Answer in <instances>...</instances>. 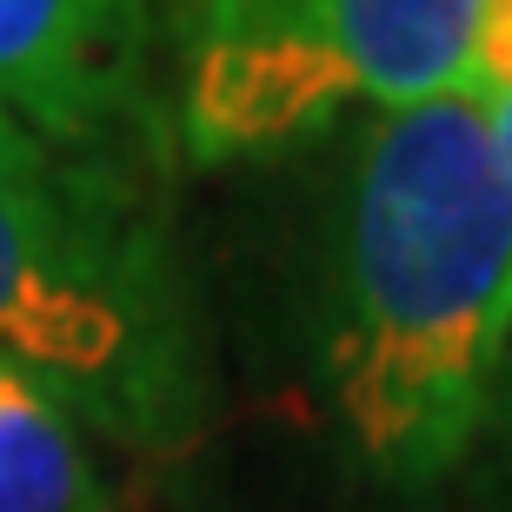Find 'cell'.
<instances>
[{
    "instance_id": "3",
    "label": "cell",
    "mask_w": 512,
    "mask_h": 512,
    "mask_svg": "<svg viewBox=\"0 0 512 512\" xmlns=\"http://www.w3.org/2000/svg\"><path fill=\"white\" fill-rule=\"evenodd\" d=\"M479 0H160L167 133L193 167L260 160L453 94Z\"/></svg>"
},
{
    "instance_id": "2",
    "label": "cell",
    "mask_w": 512,
    "mask_h": 512,
    "mask_svg": "<svg viewBox=\"0 0 512 512\" xmlns=\"http://www.w3.org/2000/svg\"><path fill=\"white\" fill-rule=\"evenodd\" d=\"M0 360L127 453L213 419L207 333L147 173L0 107Z\"/></svg>"
},
{
    "instance_id": "6",
    "label": "cell",
    "mask_w": 512,
    "mask_h": 512,
    "mask_svg": "<svg viewBox=\"0 0 512 512\" xmlns=\"http://www.w3.org/2000/svg\"><path fill=\"white\" fill-rule=\"evenodd\" d=\"M459 87L486 107V127H493L499 153H506V167H512V0H479L473 54H466Z\"/></svg>"
},
{
    "instance_id": "4",
    "label": "cell",
    "mask_w": 512,
    "mask_h": 512,
    "mask_svg": "<svg viewBox=\"0 0 512 512\" xmlns=\"http://www.w3.org/2000/svg\"><path fill=\"white\" fill-rule=\"evenodd\" d=\"M160 0H0V107L60 147L147 167L167 100Z\"/></svg>"
},
{
    "instance_id": "5",
    "label": "cell",
    "mask_w": 512,
    "mask_h": 512,
    "mask_svg": "<svg viewBox=\"0 0 512 512\" xmlns=\"http://www.w3.org/2000/svg\"><path fill=\"white\" fill-rule=\"evenodd\" d=\"M0 512H120L80 419L0 360Z\"/></svg>"
},
{
    "instance_id": "7",
    "label": "cell",
    "mask_w": 512,
    "mask_h": 512,
    "mask_svg": "<svg viewBox=\"0 0 512 512\" xmlns=\"http://www.w3.org/2000/svg\"><path fill=\"white\" fill-rule=\"evenodd\" d=\"M499 393H506V439H512V366H506V386Z\"/></svg>"
},
{
    "instance_id": "1",
    "label": "cell",
    "mask_w": 512,
    "mask_h": 512,
    "mask_svg": "<svg viewBox=\"0 0 512 512\" xmlns=\"http://www.w3.org/2000/svg\"><path fill=\"white\" fill-rule=\"evenodd\" d=\"M512 366V167L466 87L373 114L333 187L320 373L346 453L426 493Z\"/></svg>"
}]
</instances>
